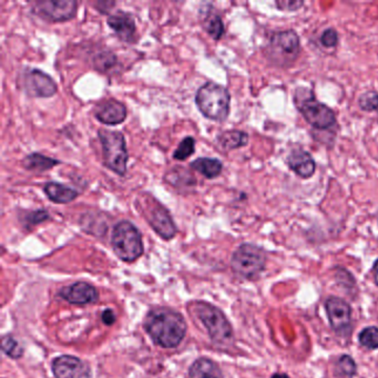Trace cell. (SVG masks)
Returning a JSON list of instances; mask_svg holds the SVG:
<instances>
[{"mask_svg": "<svg viewBox=\"0 0 378 378\" xmlns=\"http://www.w3.org/2000/svg\"><path fill=\"white\" fill-rule=\"evenodd\" d=\"M145 332L163 349H175L187 334V323L181 314L168 307H155L145 316Z\"/></svg>", "mask_w": 378, "mask_h": 378, "instance_id": "obj_1", "label": "cell"}, {"mask_svg": "<svg viewBox=\"0 0 378 378\" xmlns=\"http://www.w3.org/2000/svg\"><path fill=\"white\" fill-rule=\"evenodd\" d=\"M195 103L203 117L221 122L229 117L231 96L227 88L208 81L198 89Z\"/></svg>", "mask_w": 378, "mask_h": 378, "instance_id": "obj_2", "label": "cell"}, {"mask_svg": "<svg viewBox=\"0 0 378 378\" xmlns=\"http://www.w3.org/2000/svg\"><path fill=\"white\" fill-rule=\"evenodd\" d=\"M194 313L202 322L209 333L210 339L214 344L225 347L233 343V329L227 316L217 306L198 301L193 304Z\"/></svg>", "mask_w": 378, "mask_h": 378, "instance_id": "obj_3", "label": "cell"}, {"mask_svg": "<svg viewBox=\"0 0 378 378\" xmlns=\"http://www.w3.org/2000/svg\"><path fill=\"white\" fill-rule=\"evenodd\" d=\"M294 103L309 125L317 130H329L336 125L333 110L316 99L307 88L296 89Z\"/></svg>", "mask_w": 378, "mask_h": 378, "instance_id": "obj_4", "label": "cell"}, {"mask_svg": "<svg viewBox=\"0 0 378 378\" xmlns=\"http://www.w3.org/2000/svg\"><path fill=\"white\" fill-rule=\"evenodd\" d=\"M136 203L142 215L158 235L167 241L175 237L178 230L171 214L153 195L141 193L137 198Z\"/></svg>", "mask_w": 378, "mask_h": 378, "instance_id": "obj_5", "label": "cell"}, {"mask_svg": "<svg viewBox=\"0 0 378 378\" xmlns=\"http://www.w3.org/2000/svg\"><path fill=\"white\" fill-rule=\"evenodd\" d=\"M112 249L120 260L133 262L143 254L142 235L135 224L120 221L113 228L111 237Z\"/></svg>", "mask_w": 378, "mask_h": 378, "instance_id": "obj_6", "label": "cell"}, {"mask_svg": "<svg viewBox=\"0 0 378 378\" xmlns=\"http://www.w3.org/2000/svg\"><path fill=\"white\" fill-rule=\"evenodd\" d=\"M102 145V155L106 167L117 175H126L127 173L128 153L125 136L121 132L110 131L101 129L98 132Z\"/></svg>", "mask_w": 378, "mask_h": 378, "instance_id": "obj_7", "label": "cell"}, {"mask_svg": "<svg viewBox=\"0 0 378 378\" xmlns=\"http://www.w3.org/2000/svg\"><path fill=\"white\" fill-rule=\"evenodd\" d=\"M267 263V254L263 249L254 244H242L234 252L231 267L234 273L244 279L252 280L259 277Z\"/></svg>", "mask_w": 378, "mask_h": 378, "instance_id": "obj_8", "label": "cell"}, {"mask_svg": "<svg viewBox=\"0 0 378 378\" xmlns=\"http://www.w3.org/2000/svg\"><path fill=\"white\" fill-rule=\"evenodd\" d=\"M75 0H39L33 3V13L50 23H63L73 19L77 14Z\"/></svg>", "mask_w": 378, "mask_h": 378, "instance_id": "obj_9", "label": "cell"}, {"mask_svg": "<svg viewBox=\"0 0 378 378\" xmlns=\"http://www.w3.org/2000/svg\"><path fill=\"white\" fill-rule=\"evenodd\" d=\"M272 57L280 63L294 61L300 53V38L294 30L274 34L270 41Z\"/></svg>", "mask_w": 378, "mask_h": 378, "instance_id": "obj_10", "label": "cell"}, {"mask_svg": "<svg viewBox=\"0 0 378 378\" xmlns=\"http://www.w3.org/2000/svg\"><path fill=\"white\" fill-rule=\"evenodd\" d=\"M25 93L33 98H50L57 93V83L53 78L39 69H30L24 73Z\"/></svg>", "mask_w": 378, "mask_h": 378, "instance_id": "obj_11", "label": "cell"}, {"mask_svg": "<svg viewBox=\"0 0 378 378\" xmlns=\"http://www.w3.org/2000/svg\"><path fill=\"white\" fill-rule=\"evenodd\" d=\"M325 309L332 329L337 335L345 336L351 332V306L339 297L326 300Z\"/></svg>", "mask_w": 378, "mask_h": 378, "instance_id": "obj_12", "label": "cell"}, {"mask_svg": "<svg viewBox=\"0 0 378 378\" xmlns=\"http://www.w3.org/2000/svg\"><path fill=\"white\" fill-rule=\"evenodd\" d=\"M51 366L56 378H93L89 365L76 356H59Z\"/></svg>", "mask_w": 378, "mask_h": 378, "instance_id": "obj_13", "label": "cell"}, {"mask_svg": "<svg viewBox=\"0 0 378 378\" xmlns=\"http://www.w3.org/2000/svg\"><path fill=\"white\" fill-rule=\"evenodd\" d=\"M59 295L73 305H87L95 303L99 299V293L95 286L87 282H77L66 286L59 292Z\"/></svg>", "mask_w": 378, "mask_h": 378, "instance_id": "obj_14", "label": "cell"}, {"mask_svg": "<svg viewBox=\"0 0 378 378\" xmlns=\"http://www.w3.org/2000/svg\"><path fill=\"white\" fill-rule=\"evenodd\" d=\"M95 116L105 125H120L127 118V107L116 99L103 100L96 107Z\"/></svg>", "mask_w": 378, "mask_h": 378, "instance_id": "obj_15", "label": "cell"}, {"mask_svg": "<svg viewBox=\"0 0 378 378\" xmlns=\"http://www.w3.org/2000/svg\"><path fill=\"white\" fill-rule=\"evenodd\" d=\"M107 23L122 41L125 43L135 41L137 27H136L135 18L132 17L130 14L118 11L115 15H111L108 18Z\"/></svg>", "mask_w": 378, "mask_h": 378, "instance_id": "obj_16", "label": "cell"}, {"mask_svg": "<svg viewBox=\"0 0 378 378\" xmlns=\"http://www.w3.org/2000/svg\"><path fill=\"white\" fill-rule=\"evenodd\" d=\"M287 165L302 179H310L315 173L316 163L309 152L296 150L287 157Z\"/></svg>", "mask_w": 378, "mask_h": 378, "instance_id": "obj_17", "label": "cell"}, {"mask_svg": "<svg viewBox=\"0 0 378 378\" xmlns=\"http://www.w3.org/2000/svg\"><path fill=\"white\" fill-rule=\"evenodd\" d=\"M44 191L47 194L50 201L58 204L70 203L79 197V192L77 190L58 183V182H48L44 187Z\"/></svg>", "mask_w": 378, "mask_h": 378, "instance_id": "obj_18", "label": "cell"}, {"mask_svg": "<svg viewBox=\"0 0 378 378\" xmlns=\"http://www.w3.org/2000/svg\"><path fill=\"white\" fill-rule=\"evenodd\" d=\"M190 378H223L217 363L209 359H199L192 364L189 369Z\"/></svg>", "mask_w": 378, "mask_h": 378, "instance_id": "obj_19", "label": "cell"}, {"mask_svg": "<svg viewBox=\"0 0 378 378\" xmlns=\"http://www.w3.org/2000/svg\"><path fill=\"white\" fill-rule=\"evenodd\" d=\"M190 167L209 180L219 177L223 169L222 162L215 158H199L195 161L191 162Z\"/></svg>", "mask_w": 378, "mask_h": 378, "instance_id": "obj_20", "label": "cell"}, {"mask_svg": "<svg viewBox=\"0 0 378 378\" xmlns=\"http://www.w3.org/2000/svg\"><path fill=\"white\" fill-rule=\"evenodd\" d=\"M218 142L224 150L240 149L247 145L249 136L247 132L240 131V130H228L219 135Z\"/></svg>", "mask_w": 378, "mask_h": 378, "instance_id": "obj_21", "label": "cell"}, {"mask_svg": "<svg viewBox=\"0 0 378 378\" xmlns=\"http://www.w3.org/2000/svg\"><path fill=\"white\" fill-rule=\"evenodd\" d=\"M61 162L53 158L46 157L40 153H31L24 159L23 165L26 170L36 172H45L59 165Z\"/></svg>", "mask_w": 378, "mask_h": 378, "instance_id": "obj_22", "label": "cell"}, {"mask_svg": "<svg viewBox=\"0 0 378 378\" xmlns=\"http://www.w3.org/2000/svg\"><path fill=\"white\" fill-rule=\"evenodd\" d=\"M202 26L203 29L213 38L214 40H219L223 37L224 31V24L222 18L220 17L218 14L214 11H208L204 14L203 17L201 18Z\"/></svg>", "mask_w": 378, "mask_h": 378, "instance_id": "obj_23", "label": "cell"}, {"mask_svg": "<svg viewBox=\"0 0 378 378\" xmlns=\"http://www.w3.org/2000/svg\"><path fill=\"white\" fill-rule=\"evenodd\" d=\"M118 63V58L109 50L97 53L93 58V66L99 73H108L115 69Z\"/></svg>", "mask_w": 378, "mask_h": 378, "instance_id": "obj_24", "label": "cell"}, {"mask_svg": "<svg viewBox=\"0 0 378 378\" xmlns=\"http://www.w3.org/2000/svg\"><path fill=\"white\" fill-rule=\"evenodd\" d=\"M1 349L6 355L9 356L11 359H19L23 357L24 347L17 339H14L13 336H4L1 339Z\"/></svg>", "mask_w": 378, "mask_h": 378, "instance_id": "obj_25", "label": "cell"}, {"mask_svg": "<svg viewBox=\"0 0 378 378\" xmlns=\"http://www.w3.org/2000/svg\"><path fill=\"white\" fill-rule=\"evenodd\" d=\"M359 341L362 346L369 349H378V329L375 326L366 327L359 333Z\"/></svg>", "mask_w": 378, "mask_h": 378, "instance_id": "obj_26", "label": "cell"}, {"mask_svg": "<svg viewBox=\"0 0 378 378\" xmlns=\"http://www.w3.org/2000/svg\"><path fill=\"white\" fill-rule=\"evenodd\" d=\"M194 151H195V140L192 137H187L180 142L179 147L173 153V158L179 161H185L193 155Z\"/></svg>", "mask_w": 378, "mask_h": 378, "instance_id": "obj_27", "label": "cell"}, {"mask_svg": "<svg viewBox=\"0 0 378 378\" xmlns=\"http://www.w3.org/2000/svg\"><path fill=\"white\" fill-rule=\"evenodd\" d=\"M359 108L366 112H377L378 113V93L369 91L363 93L359 100Z\"/></svg>", "mask_w": 378, "mask_h": 378, "instance_id": "obj_28", "label": "cell"}, {"mask_svg": "<svg viewBox=\"0 0 378 378\" xmlns=\"http://www.w3.org/2000/svg\"><path fill=\"white\" fill-rule=\"evenodd\" d=\"M49 218L50 215L49 213H48L47 210L40 209L26 214L24 222H25L26 225H27L28 228L35 227V225H38V224L47 221V220H49Z\"/></svg>", "mask_w": 378, "mask_h": 378, "instance_id": "obj_29", "label": "cell"}, {"mask_svg": "<svg viewBox=\"0 0 378 378\" xmlns=\"http://www.w3.org/2000/svg\"><path fill=\"white\" fill-rule=\"evenodd\" d=\"M339 369L344 375L352 376L355 375L356 373V364L354 359H352L351 356L343 355L339 361Z\"/></svg>", "mask_w": 378, "mask_h": 378, "instance_id": "obj_30", "label": "cell"}, {"mask_svg": "<svg viewBox=\"0 0 378 378\" xmlns=\"http://www.w3.org/2000/svg\"><path fill=\"white\" fill-rule=\"evenodd\" d=\"M339 34L333 28H329L321 36V43L324 47L333 48L339 44Z\"/></svg>", "mask_w": 378, "mask_h": 378, "instance_id": "obj_31", "label": "cell"}, {"mask_svg": "<svg viewBox=\"0 0 378 378\" xmlns=\"http://www.w3.org/2000/svg\"><path fill=\"white\" fill-rule=\"evenodd\" d=\"M275 5L280 10H284V11H296L304 5V1L302 0H281V1H277Z\"/></svg>", "mask_w": 378, "mask_h": 378, "instance_id": "obj_32", "label": "cell"}, {"mask_svg": "<svg viewBox=\"0 0 378 378\" xmlns=\"http://www.w3.org/2000/svg\"><path fill=\"white\" fill-rule=\"evenodd\" d=\"M102 322L106 324V325H112V324L116 322V315L113 313L112 310L108 309L106 311H103L102 313Z\"/></svg>", "mask_w": 378, "mask_h": 378, "instance_id": "obj_33", "label": "cell"}, {"mask_svg": "<svg viewBox=\"0 0 378 378\" xmlns=\"http://www.w3.org/2000/svg\"><path fill=\"white\" fill-rule=\"evenodd\" d=\"M374 280H375L376 285L378 286V260H376L373 265Z\"/></svg>", "mask_w": 378, "mask_h": 378, "instance_id": "obj_34", "label": "cell"}, {"mask_svg": "<svg viewBox=\"0 0 378 378\" xmlns=\"http://www.w3.org/2000/svg\"><path fill=\"white\" fill-rule=\"evenodd\" d=\"M271 378H290L286 374H274Z\"/></svg>", "mask_w": 378, "mask_h": 378, "instance_id": "obj_35", "label": "cell"}]
</instances>
